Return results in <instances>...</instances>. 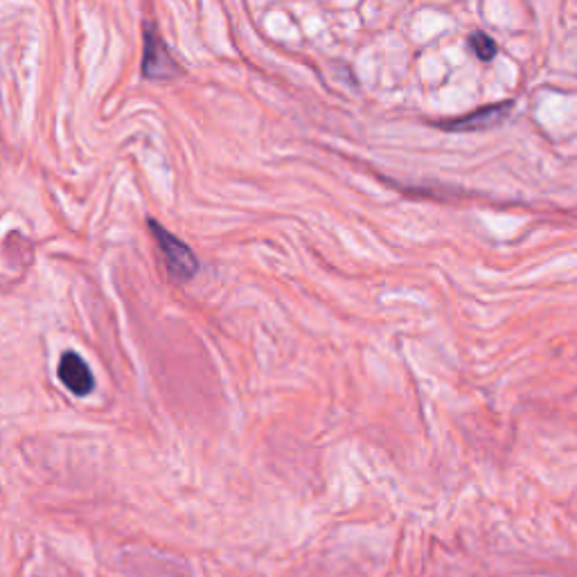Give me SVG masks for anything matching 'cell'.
I'll use <instances>...</instances> for the list:
<instances>
[{"label": "cell", "instance_id": "7a4b0ae2", "mask_svg": "<svg viewBox=\"0 0 577 577\" xmlns=\"http://www.w3.org/2000/svg\"><path fill=\"white\" fill-rule=\"evenodd\" d=\"M142 43H145V50H142V77L149 79V82H158V79H172L181 73L154 23L147 21L142 25Z\"/></svg>", "mask_w": 577, "mask_h": 577}, {"label": "cell", "instance_id": "277c9868", "mask_svg": "<svg viewBox=\"0 0 577 577\" xmlns=\"http://www.w3.org/2000/svg\"><path fill=\"white\" fill-rule=\"evenodd\" d=\"M59 381L64 384L75 397H88L95 390V377L88 363L79 357L77 352H64L61 354L59 368H57Z\"/></svg>", "mask_w": 577, "mask_h": 577}, {"label": "cell", "instance_id": "6da1fadb", "mask_svg": "<svg viewBox=\"0 0 577 577\" xmlns=\"http://www.w3.org/2000/svg\"><path fill=\"white\" fill-rule=\"evenodd\" d=\"M149 230H152L156 244L161 248L165 269L170 273V278L176 282L192 280L194 275L199 273V260L197 255L192 253V248L185 244L183 239L172 235L165 226L158 224L156 219H149Z\"/></svg>", "mask_w": 577, "mask_h": 577}, {"label": "cell", "instance_id": "5b68a950", "mask_svg": "<svg viewBox=\"0 0 577 577\" xmlns=\"http://www.w3.org/2000/svg\"><path fill=\"white\" fill-rule=\"evenodd\" d=\"M467 43H469V48H472L474 55L481 61H492L496 57V41L487 32H481V30L472 32L469 34Z\"/></svg>", "mask_w": 577, "mask_h": 577}, {"label": "cell", "instance_id": "3957f363", "mask_svg": "<svg viewBox=\"0 0 577 577\" xmlns=\"http://www.w3.org/2000/svg\"><path fill=\"white\" fill-rule=\"evenodd\" d=\"M512 109H514V100L487 104V106H481V109H476L472 113L460 115V118L436 122V127L442 131H449V133L485 131V129H492V127H496V124H503L505 120H508Z\"/></svg>", "mask_w": 577, "mask_h": 577}]
</instances>
